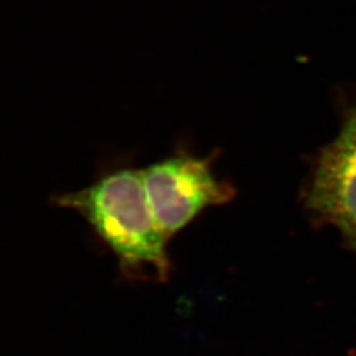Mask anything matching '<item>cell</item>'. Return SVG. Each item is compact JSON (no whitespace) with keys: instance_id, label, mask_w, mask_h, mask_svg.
I'll return each mask as SVG.
<instances>
[{"instance_id":"6da1fadb","label":"cell","mask_w":356,"mask_h":356,"mask_svg":"<svg viewBox=\"0 0 356 356\" xmlns=\"http://www.w3.org/2000/svg\"><path fill=\"white\" fill-rule=\"evenodd\" d=\"M51 202L85 218L127 280L169 277V238L153 216L143 169L116 168L88 188L51 197Z\"/></svg>"},{"instance_id":"3957f363","label":"cell","mask_w":356,"mask_h":356,"mask_svg":"<svg viewBox=\"0 0 356 356\" xmlns=\"http://www.w3.org/2000/svg\"><path fill=\"white\" fill-rule=\"evenodd\" d=\"M305 204L356 251V107L344 113L339 134L316 157Z\"/></svg>"},{"instance_id":"7a4b0ae2","label":"cell","mask_w":356,"mask_h":356,"mask_svg":"<svg viewBox=\"0 0 356 356\" xmlns=\"http://www.w3.org/2000/svg\"><path fill=\"white\" fill-rule=\"evenodd\" d=\"M211 157L178 151L143 169L152 214L170 239L210 206L226 204L235 189L216 177Z\"/></svg>"}]
</instances>
